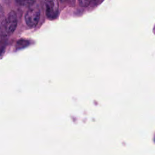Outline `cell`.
Masks as SVG:
<instances>
[{
  "label": "cell",
  "mask_w": 155,
  "mask_h": 155,
  "mask_svg": "<svg viewBox=\"0 0 155 155\" xmlns=\"http://www.w3.org/2000/svg\"><path fill=\"white\" fill-rule=\"evenodd\" d=\"M40 18V9L38 5L35 2L26 11L24 15V19L26 24L30 27L35 26L39 22Z\"/></svg>",
  "instance_id": "1"
},
{
  "label": "cell",
  "mask_w": 155,
  "mask_h": 155,
  "mask_svg": "<svg viewBox=\"0 0 155 155\" xmlns=\"http://www.w3.org/2000/svg\"><path fill=\"white\" fill-rule=\"evenodd\" d=\"M18 24V19L16 12L11 10L7 15L4 23V29L7 35L12 34Z\"/></svg>",
  "instance_id": "2"
},
{
  "label": "cell",
  "mask_w": 155,
  "mask_h": 155,
  "mask_svg": "<svg viewBox=\"0 0 155 155\" xmlns=\"http://www.w3.org/2000/svg\"><path fill=\"white\" fill-rule=\"evenodd\" d=\"M45 13L50 19H55L58 15V4L56 1H45Z\"/></svg>",
  "instance_id": "3"
},
{
  "label": "cell",
  "mask_w": 155,
  "mask_h": 155,
  "mask_svg": "<svg viewBox=\"0 0 155 155\" xmlns=\"http://www.w3.org/2000/svg\"><path fill=\"white\" fill-rule=\"evenodd\" d=\"M16 2L20 5H29L30 6L35 2V1H28V0H18L16 1Z\"/></svg>",
  "instance_id": "4"
},
{
  "label": "cell",
  "mask_w": 155,
  "mask_h": 155,
  "mask_svg": "<svg viewBox=\"0 0 155 155\" xmlns=\"http://www.w3.org/2000/svg\"><path fill=\"white\" fill-rule=\"evenodd\" d=\"M28 44V41L27 40L21 39L18 41L16 43V47L17 48H21L27 46Z\"/></svg>",
  "instance_id": "5"
},
{
  "label": "cell",
  "mask_w": 155,
  "mask_h": 155,
  "mask_svg": "<svg viewBox=\"0 0 155 155\" xmlns=\"http://www.w3.org/2000/svg\"><path fill=\"white\" fill-rule=\"evenodd\" d=\"M90 2H91V1H84V0L79 1V5L82 7H87L88 5H90Z\"/></svg>",
  "instance_id": "6"
},
{
  "label": "cell",
  "mask_w": 155,
  "mask_h": 155,
  "mask_svg": "<svg viewBox=\"0 0 155 155\" xmlns=\"http://www.w3.org/2000/svg\"><path fill=\"white\" fill-rule=\"evenodd\" d=\"M154 142H155V136H154Z\"/></svg>",
  "instance_id": "7"
}]
</instances>
